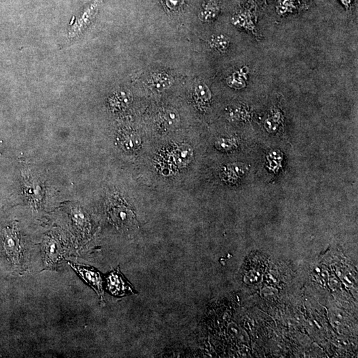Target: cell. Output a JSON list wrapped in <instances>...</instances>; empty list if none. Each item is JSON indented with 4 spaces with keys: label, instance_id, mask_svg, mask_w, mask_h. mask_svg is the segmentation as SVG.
Segmentation results:
<instances>
[{
    "label": "cell",
    "instance_id": "1",
    "mask_svg": "<svg viewBox=\"0 0 358 358\" xmlns=\"http://www.w3.org/2000/svg\"><path fill=\"white\" fill-rule=\"evenodd\" d=\"M106 279L107 290L113 295L122 296L136 293L131 284L120 273L119 268L109 273Z\"/></svg>",
    "mask_w": 358,
    "mask_h": 358
},
{
    "label": "cell",
    "instance_id": "2",
    "mask_svg": "<svg viewBox=\"0 0 358 358\" xmlns=\"http://www.w3.org/2000/svg\"><path fill=\"white\" fill-rule=\"evenodd\" d=\"M72 268L76 271L84 281L86 282L100 296L101 300L104 299V290H103V279L100 273L94 268H89L81 266L75 263L69 262Z\"/></svg>",
    "mask_w": 358,
    "mask_h": 358
},
{
    "label": "cell",
    "instance_id": "3",
    "mask_svg": "<svg viewBox=\"0 0 358 358\" xmlns=\"http://www.w3.org/2000/svg\"><path fill=\"white\" fill-rule=\"evenodd\" d=\"M233 24L242 27L258 39V33L256 28V18L254 14L250 10H242L237 13L233 18Z\"/></svg>",
    "mask_w": 358,
    "mask_h": 358
},
{
    "label": "cell",
    "instance_id": "4",
    "mask_svg": "<svg viewBox=\"0 0 358 358\" xmlns=\"http://www.w3.org/2000/svg\"><path fill=\"white\" fill-rule=\"evenodd\" d=\"M5 248L13 262L19 263L22 257L20 240L14 231H8L5 237Z\"/></svg>",
    "mask_w": 358,
    "mask_h": 358
},
{
    "label": "cell",
    "instance_id": "5",
    "mask_svg": "<svg viewBox=\"0 0 358 358\" xmlns=\"http://www.w3.org/2000/svg\"><path fill=\"white\" fill-rule=\"evenodd\" d=\"M220 12V6L217 0H209L204 6L203 11L200 14V18L204 22H211L218 16Z\"/></svg>",
    "mask_w": 358,
    "mask_h": 358
},
{
    "label": "cell",
    "instance_id": "6",
    "mask_svg": "<svg viewBox=\"0 0 358 358\" xmlns=\"http://www.w3.org/2000/svg\"><path fill=\"white\" fill-rule=\"evenodd\" d=\"M247 67H244L239 71L235 72L227 80V83L229 86L235 89H242L246 86V80L248 74Z\"/></svg>",
    "mask_w": 358,
    "mask_h": 358
},
{
    "label": "cell",
    "instance_id": "7",
    "mask_svg": "<svg viewBox=\"0 0 358 358\" xmlns=\"http://www.w3.org/2000/svg\"><path fill=\"white\" fill-rule=\"evenodd\" d=\"M61 246L55 240L50 239L46 244V260L48 263H56L61 258Z\"/></svg>",
    "mask_w": 358,
    "mask_h": 358
},
{
    "label": "cell",
    "instance_id": "8",
    "mask_svg": "<svg viewBox=\"0 0 358 358\" xmlns=\"http://www.w3.org/2000/svg\"><path fill=\"white\" fill-rule=\"evenodd\" d=\"M149 83L153 88L161 92L169 87L171 79L165 73H156L151 77Z\"/></svg>",
    "mask_w": 358,
    "mask_h": 358
},
{
    "label": "cell",
    "instance_id": "9",
    "mask_svg": "<svg viewBox=\"0 0 358 358\" xmlns=\"http://www.w3.org/2000/svg\"><path fill=\"white\" fill-rule=\"evenodd\" d=\"M297 8L296 0H277L276 10L279 16H284L296 11Z\"/></svg>",
    "mask_w": 358,
    "mask_h": 358
},
{
    "label": "cell",
    "instance_id": "10",
    "mask_svg": "<svg viewBox=\"0 0 358 358\" xmlns=\"http://www.w3.org/2000/svg\"><path fill=\"white\" fill-rule=\"evenodd\" d=\"M210 46L219 52H226L230 45V41L224 35L215 36L210 41Z\"/></svg>",
    "mask_w": 358,
    "mask_h": 358
},
{
    "label": "cell",
    "instance_id": "11",
    "mask_svg": "<svg viewBox=\"0 0 358 358\" xmlns=\"http://www.w3.org/2000/svg\"><path fill=\"white\" fill-rule=\"evenodd\" d=\"M195 92L197 98L203 102H206L211 100V92L208 86L203 83H199L197 84L195 88Z\"/></svg>",
    "mask_w": 358,
    "mask_h": 358
},
{
    "label": "cell",
    "instance_id": "12",
    "mask_svg": "<svg viewBox=\"0 0 358 358\" xmlns=\"http://www.w3.org/2000/svg\"><path fill=\"white\" fill-rule=\"evenodd\" d=\"M166 123L170 126H174L178 123L179 117L177 112L174 110L166 111L164 115Z\"/></svg>",
    "mask_w": 358,
    "mask_h": 358
},
{
    "label": "cell",
    "instance_id": "13",
    "mask_svg": "<svg viewBox=\"0 0 358 358\" xmlns=\"http://www.w3.org/2000/svg\"><path fill=\"white\" fill-rule=\"evenodd\" d=\"M164 2L170 11H175L183 6L184 0H164Z\"/></svg>",
    "mask_w": 358,
    "mask_h": 358
},
{
    "label": "cell",
    "instance_id": "14",
    "mask_svg": "<svg viewBox=\"0 0 358 358\" xmlns=\"http://www.w3.org/2000/svg\"><path fill=\"white\" fill-rule=\"evenodd\" d=\"M340 2L346 9H349L353 3V0H340Z\"/></svg>",
    "mask_w": 358,
    "mask_h": 358
},
{
    "label": "cell",
    "instance_id": "15",
    "mask_svg": "<svg viewBox=\"0 0 358 358\" xmlns=\"http://www.w3.org/2000/svg\"><path fill=\"white\" fill-rule=\"evenodd\" d=\"M254 1L257 2H261L262 1V0H254Z\"/></svg>",
    "mask_w": 358,
    "mask_h": 358
}]
</instances>
